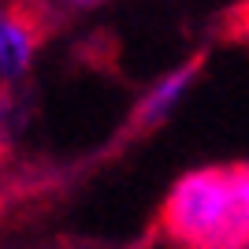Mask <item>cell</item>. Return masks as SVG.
<instances>
[{"label":"cell","mask_w":249,"mask_h":249,"mask_svg":"<svg viewBox=\"0 0 249 249\" xmlns=\"http://www.w3.org/2000/svg\"><path fill=\"white\" fill-rule=\"evenodd\" d=\"M219 37H223V41L249 45V0H238L231 11L219 15Z\"/></svg>","instance_id":"5"},{"label":"cell","mask_w":249,"mask_h":249,"mask_svg":"<svg viewBox=\"0 0 249 249\" xmlns=\"http://www.w3.org/2000/svg\"><path fill=\"white\" fill-rule=\"evenodd\" d=\"M45 37L49 26L26 0H0V89H15L30 74Z\"/></svg>","instance_id":"2"},{"label":"cell","mask_w":249,"mask_h":249,"mask_svg":"<svg viewBox=\"0 0 249 249\" xmlns=\"http://www.w3.org/2000/svg\"><path fill=\"white\" fill-rule=\"evenodd\" d=\"M156 234L171 249H249V160L182 171L156 208Z\"/></svg>","instance_id":"1"},{"label":"cell","mask_w":249,"mask_h":249,"mask_svg":"<svg viewBox=\"0 0 249 249\" xmlns=\"http://www.w3.org/2000/svg\"><path fill=\"white\" fill-rule=\"evenodd\" d=\"M37 15L45 19V26H56L60 19H71V15H78V11H89V8H101V4H108V0H26Z\"/></svg>","instance_id":"4"},{"label":"cell","mask_w":249,"mask_h":249,"mask_svg":"<svg viewBox=\"0 0 249 249\" xmlns=\"http://www.w3.org/2000/svg\"><path fill=\"white\" fill-rule=\"evenodd\" d=\"M201 67H205V52L190 56L182 67L167 71L164 78H156V82L149 86V93H142V101L130 108V119H126V138H130V134H149V130H156V126L164 123L167 115L178 108V101L190 93V86L197 82Z\"/></svg>","instance_id":"3"}]
</instances>
